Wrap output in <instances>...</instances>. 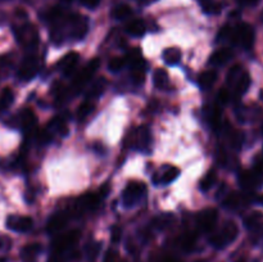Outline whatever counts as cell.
Listing matches in <instances>:
<instances>
[{
    "label": "cell",
    "instance_id": "obj_9",
    "mask_svg": "<svg viewBox=\"0 0 263 262\" xmlns=\"http://www.w3.org/2000/svg\"><path fill=\"white\" fill-rule=\"evenodd\" d=\"M80 236H81V233L79 230H71L68 233L63 234V235L58 236L57 239H54L53 244H51V248H53L54 253L59 254L62 252H66L68 249H71L79 241Z\"/></svg>",
    "mask_w": 263,
    "mask_h": 262
},
{
    "label": "cell",
    "instance_id": "obj_5",
    "mask_svg": "<svg viewBox=\"0 0 263 262\" xmlns=\"http://www.w3.org/2000/svg\"><path fill=\"white\" fill-rule=\"evenodd\" d=\"M99 66H100V61L98 58L90 61L89 63H87L86 66H85L84 68H82L76 76H74L71 89L73 90L74 92L81 91V90L84 89L90 81H91L92 76H94V74L97 73L98 69H99Z\"/></svg>",
    "mask_w": 263,
    "mask_h": 262
},
{
    "label": "cell",
    "instance_id": "obj_39",
    "mask_svg": "<svg viewBox=\"0 0 263 262\" xmlns=\"http://www.w3.org/2000/svg\"><path fill=\"white\" fill-rule=\"evenodd\" d=\"M162 262H180V261L176 258H171V257H166V258L162 259Z\"/></svg>",
    "mask_w": 263,
    "mask_h": 262
},
{
    "label": "cell",
    "instance_id": "obj_23",
    "mask_svg": "<svg viewBox=\"0 0 263 262\" xmlns=\"http://www.w3.org/2000/svg\"><path fill=\"white\" fill-rule=\"evenodd\" d=\"M41 252V246L39 243L27 244L21 251V257L25 262H32L37 257V254Z\"/></svg>",
    "mask_w": 263,
    "mask_h": 262
},
{
    "label": "cell",
    "instance_id": "obj_6",
    "mask_svg": "<svg viewBox=\"0 0 263 262\" xmlns=\"http://www.w3.org/2000/svg\"><path fill=\"white\" fill-rule=\"evenodd\" d=\"M14 35L18 43L26 48H32L39 44V32L31 23H25L14 28Z\"/></svg>",
    "mask_w": 263,
    "mask_h": 262
},
{
    "label": "cell",
    "instance_id": "obj_15",
    "mask_svg": "<svg viewBox=\"0 0 263 262\" xmlns=\"http://www.w3.org/2000/svg\"><path fill=\"white\" fill-rule=\"evenodd\" d=\"M32 218L28 216H9L7 220V228L17 233H26L32 228Z\"/></svg>",
    "mask_w": 263,
    "mask_h": 262
},
{
    "label": "cell",
    "instance_id": "obj_28",
    "mask_svg": "<svg viewBox=\"0 0 263 262\" xmlns=\"http://www.w3.org/2000/svg\"><path fill=\"white\" fill-rule=\"evenodd\" d=\"M94 108H95L94 103L90 102V100H85V102L80 105L79 109H77V113H76L77 120L79 121L86 120V118L92 113Z\"/></svg>",
    "mask_w": 263,
    "mask_h": 262
},
{
    "label": "cell",
    "instance_id": "obj_30",
    "mask_svg": "<svg viewBox=\"0 0 263 262\" xmlns=\"http://www.w3.org/2000/svg\"><path fill=\"white\" fill-rule=\"evenodd\" d=\"M131 14H133V9H131V8L126 4L117 5V7L112 10L113 18H116V20H118V21L126 20V18L130 17Z\"/></svg>",
    "mask_w": 263,
    "mask_h": 262
},
{
    "label": "cell",
    "instance_id": "obj_18",
    "mask_svg": "<svg viewBox=\"0 0 263 262\" xmlns=\"http://www.w3.org/2000/svg\"><path fill=\"white\" fill-rule=\"evenodd\" d=\"M18 125L27 133L35 128L36 126V116L31 109H23L18 116Z\"/></svg>",
    "mask_w": 263,
    "mask_h": 262
},
{
    "label": "cell",
    "instance_id": "obj_45",
    "mask_svg": "<svg viewBox=\"0 0 263 262\" xmlns=\"http://www.w3.org/2000/svg\"><path fill=\"white\" fill-rule=\"evenodd\" d=\"M0 247H2V241H0Z\"/></svg>",
    "mask_w": 263,
    "mask_h": 262
},
{
    "label": "cell",
    "instance_id": "obj_22",
    "mask_svg": "<svg viewBox=\"0 0 263 262\" xmlns=\"http://www.w3.org/2000/svg\"><path fill=\"white\" fill-rule=\"evenodd\" d=\"M145 31V23L141 20H134L126 26V32L133 36V38H141V36H144Z\"/></svg>",
    "mask_w": 263,
    "mask_h": 262
},
{
    "label": "cell",
    "instance_id": "obj_34",
    "mask_svg": "<svg viewBox=\"0 0 263 262\" xmlns=\"http://www.w3.org/2000/svg\"><path fill=\"white\" fill-rule=\"evenodd\" d=\"M125 66H127L125 57H116V58L110 59L109 64H108V67H109L112 72H120Z\"/></svg>",
    "mask_w": 263,
    "mask_h": 262
},
{
    "label": "cell",
    "instance_id": "obj_20",
    "mask_svg": "<svg viewBox=\"0 0 263 262\" xmlns=\"http://www.w3.org/2000/svg\"><path fill=\"white\" fill-rule=\"evenodd\" d=\"M107 80L105 79H98L97 81H94L91 84V86H90V89L87 90L86 92V100H90V102H92V100L98 99V98L100 97V95H103V92L105 91V89H107Z\"/></svg>",
    "mask_w": 263,
    "mask_h": 262
},
{
    "label": "cell",
    "instance_id": "obj_19",
    "mask_svg": "<svg viewBox=\"0 0 263 262\" xmlns=\"http://www.w3.org/2000/svg\"><path fill=\"white\" fill-rule=\"evenodd\" d=\"M49 134L53 138L54 135H59V136H66L68 134V127H67L66 121L63 120L62 117H55L50 121V123L48 125V127L45 128Z\"/></svg>",
    "mask_w": 263,
    "mask_h": 262
},
{
    "label": "cell",
    "instance_id": "obj_10",
    "mask_svg": "<svg viewBox=\"0 0 263 262\" xmlns=\"http://www.w3.org/2000/svg\"><path fill=\"white\" fill-rule=\"evenodd\" d=\"M39 69H40L39 59L33 55H28L21 63L20 69H18V76L23 81H30L37 74Z\"/></svg>",
    "mask_w": 263,
    "mask_h": 262
},
{
    "label": "cell",
    "instance_id": "obj_11",
    "mask_svg": "<svg viewBox=\"0 0 263 262\" xmlns=\"http://www.w3.org/2000/svg\"><path fill=\"white\" fill-rule=\"evenodd\" d=\"M218 213L215 208H205L202 212H199L197 217V225L200 231L203 233H210L215 229L216 223H217Z\"/></svg>",
    "mask_w": 263,
    "mask_h": 262
},
{
    "label": "cell",
    "instance_id": "obj_24",
    "mask_svg": "<svg viewBox=\"0 0 263 262\" xmlns=\"http://www.w3.org/2000/svg\"><path fill=\"white\" fill-rule=\"evenodd\" d=\"M216 80H217V72L215 69H210V71L203 72L199 76V85L203 90H208L215 85Z\"/></svg>",
    "mask_w": 263,
    "mask_h": 262
},
{
    "label": "cell",
    "instance_id": "obj_41",
    "mask_svg": "<svg viewBox=\"0 0 263 262\" xmlns=\"http://www.w3.org/2000/svg\"><path fill=\"white\" fill-rule=\"evenodd\" d=\"M48 262H64V261H62V259L58 258V257H53V258L49 259Z\"/></svg>",
    "mask_w": 263,
    "mask_h": 262
},
{
    "label": "cell",
    "instance_id": "obj_33",
    "mask_svg": "<svg viewBox=\"0 0 263 262\" xmlns=\"http://www.w3.org/2000/svg\"><path fill=\"white\" fill-rule=\"evenodd\" d=\"M208 120L212 123L213 127H220L221 126V112L217 107L211 108L210 112H208Z\"/></svg>",
    "mask_w": 263,
    "mask_h": 262
},
{
    "label": "cell",
    "instance_id": "obj_27",
    "mask_svg": "<svg viewBox=\"0 0 263 262\" xmlns=\"http://www.w3.org/2000/svg\"><path fill=\"white\" fill-rule=\"evenodd\" d=\"M13 100H14V94H13L12 89L5 87L0 94V115L4 113L13 104Z\"/></svg>",
    "mask_w": 263,
    "mask_h": 262
},
{
    "label": "cell",
    "instance_id": "obj_14",
    "mask_svg": "<svg viewBox=\"0 0 263 262\" xmlns=\"http://www.w3.org/2000/svg\"><path fill=\"white\" fill-rule=\"evenodd\" d=\"M180 175V170L177 167L171 166V164H166V166L162 167L153 177V181L156 184H162V185H167L171 184L172 181L179 177Z\"/></svg>",
    "mask_w": 263,
    "mask_h": 262
},
{
    "label": "cell",
    "instance_id": "obj_42",
    "mask_svg": "<svg viewBox=\"0 0 263 262\" xmlns=\"http://www.w3.org/2000/svg\"><path fill=\"white\" fill-rule=\"evenodd\" d=\"M0 262H7V259H5V258H0Z\"/></svg>",
    "mask_w": 263,
    "mask_h": 262
},
{
    "label": "cell",
    "instance_id": "obj_40",
    "mask_svg": "<svg viewBox=\"0 0 263 262\" xmlns=\"http://www.w3.org/2000/svg\"><path fill=\"white\" fill-rule=\"evenodd\" d=\"M144 5H149V4H153V3L158 2V0H140Z\"/></svg>",
    "mask_w": 263,
    "mask_h": 262
},
{
    "label": "cell",
    "instance_id": "obj_13",
    "mask_svg": "<svg viewBox=\"0 0 263 262\" xmlns=\"http://www.w3.org/2000/svg\"><path fill=\"white\" fill-rule=\"evenodd\" d=\"M253 198L251 197L249 193H233V194L228 195L225 200H223V204L229 210H241V208H246L247 205L251 204Z\"/></svg>",
    "mask_w": 263,
    "mask_h": 262
},
{
    "label": "cell",
    "instance_id": "obj_35",
    "mask_svg": "<svg viewBox=\"0 0 263 262\" xmlns=\"http://www.w3.org/2000/svg\"><path fill=\"white\" fill-rule=\"evenodd\" d=\"M104 262H122V261H121V258H120V256H118L117 252L113 251V249H109V251L105 253Z\"/></svg>",
    "mask_w": 263,
    "mask_h": 262
},
{
    "label": "cell",
    "instance_id": "obj_21",
    "mask_svg": "<svg viewBox=\"0 0 263 262\" xmlns=\"http://www.w3.org/2000/svg\"><path fill=\"white\" fill-rule=\"evenodd\" d=\"M231 58H233V51H231V49L223 48L215 51V53L211 55L210 64H212V66H223V64L228 63Z\"/></svg>",
    "mask_w": 263,
    "mask_h": 262
},
{
    "label": "cell",
    "instance_id": "obj_29",
    "mask_svg": "<svg viewBox=\"0 0 263 262\" xmlns=\"http://www.w3.org/2000/svg\"><path fill=\"white\" fill-rule=\"evenodd\" d=\"M198 2L207 14H218L222 9L220 3L215 2V0H198Z\"/></svg>",
    "mask_w": 263,
    "mask_h": 262
},
{
    "label": "cell",
    "instance_id": "obj_44",
    "mask_svg": "<svg viewBox=\"0 0 263 262\" xmlns=\"http://www.w3.org/2000/svg\"><path fill=\"white\" fill-rule=\"evenodd\" d=\"M62 2H66V3H69V2H72V0H62Z\"/></svg>",
    "mask_w": 263,
    "mask_h": 262
},
{
    "label": "cell",
    "instance_id": "obj_38",
    "mask_svg": "<svg viewBox=\"0 0 263 262\" xmlns=\"http://www.w3.org/2000/svg\"><path fill=\"white\" fill-rule=\"evenodd\" d=\"M236 2L243 7H254L256 4H258L259 0H236Z\"/></svg>",
    "mask_w": 263,
    "mask_h": 262
},
{
    "label": "cell",
    "instance_id": "obj_31",
    "mask_svg": "<svg viewBox=\"0 0 263 262\" xmlns=\"http://www.w3.org/2000/svg\"><path fill=\"white\" fill-rule=\"evenodd\" d=\"M195 241H197V236L192 233H187L185 235H182L181 238L179 239L180 248L184 249V251L190 252L195 246Z\"/></svg>",
    "mask_w": 263,
    "mask_h": 262
},
{
    "label": "cell",
    "instance_id": "obj_4",
    "mask_svg": "<svg viewBox=\"0 0 263 262\" xmlns=\"http://www.w3.org/2000/svg\"><path fill=\"white\" fill-rule=\"evenodd\" d=\"M238 225H236L234 221H226V222L221 226L220 230L211 236L210 241L215 248L222 249L225 248V247L230 246V244L238 238Z\"/></svg>",
    "mask_w": 263,
    "mask_h": 262
},
{
    "label": "cell",
    "instance_id": "obj_1",
    "mask_svg": "<svg viewBox=\"0 0 263 262\" xmlns=\"http://www.w3.org/2000/svg\"><path fill=\"white\" fill-rule=\"evenodd\" d=\"M226 82H228V90L230 91L231 95L241 97V95L248 91L249 86H251V74L241 66H234L229 71Z\"/></svg>",
    "mask_w": 263,
    "mask_h": 262
},
{
    "label": "cell",
    "instance_id": "obj_17",
    "mask_svg": "<svg viewBox=\"0 0 263 262\" xmlns=\"http://www.w3.org/2000/svg\"><path fill=\"white\" fill-rule=\"evenodd\" d=\"M79 54L72 51V53L66 54L61 61L58 62V68L63 72V74L66 76H69L72 72L74 71V68L77 67V63H79Z\"/></svg>",
    "mask_w": 263,
    "mask_h": 262
},
{
    "label": "cell",
    "instance_id": "obj_25",
    "mask_svg": "<svg viewBox=\"0 0 263 262\" xmlns=\"http://www.w3.org/2000/svg\"><path fill=\"white\" fill-rule=\"evenodd\" d=\"M153 82L158 89H166L170 82V77L166 69L157 68L153 73Z\"/></svg>",
    "mask_w": 263,
    "mask_h": 262
},
{
    "label": "cell",
    "instance_id": "obj_26",
    "mask_svg": "<svg viewBox=\"0 0 263 262\" xmlns=\"http://www.w3.org/2000/svg\"><path fill=\"white\" fill-rule=\"evenodd\" d=\"M181 50L179 48H167L166 50L163 51L162 57H163L164 62L170 66H174V64H177L181 59Z\"/></svg>",
    "mask_w": 263,
    "mask_h": 262
},
{
    "label": "cell",
    "instance_id": "obj_8",
    "mask_svg": "<svg viewBox=\"0 0 263 262\" xmlns=\"http://www.w3.org/2000/svg\"><path fill=\"white\" fill-rule=\"evenodd\" d=\"M151 141L152 135L149 128L146 126H139L130 135L128 145H130V148L136 149V151H146L151 145Z\"/></svg>",
    "mask_w": 263,
    "mask_h": 262
},
{
    "label": "cell",
    "instance_id": "obj_16",
    "mask_svg": "<svg viewBox=\"0 0 263 262\" xmlns=\"http://www.w3.org/2000/svg\"><path fill=\"white\" fill-rule=\"evenodd\" d=\"M69 218H71V213L69 212H58L55 215H53L50 217V220L48 221V226H46L48 233L55 234L58 231H61L67 225Z\"/></svg>",
    "mask_w": 263,
    "mask_h": 262
},
{
    "label": "cell",
    "instance_id": "obj_2",
    "mask_svg": "<svg viewBox=\"0 0 263 262\" xmlns=\"http://www.w3.org/2000/svg\"><path fill=\"white\" fill-rule=\"evenodd\" d=\"M254 33L253 27L248 23H239L235 27H229V33L226 40L236 46H240L243 49H251L254 44Z\"/></svg>",
    "mask_w": 263,
    "mask_h": 262
},
{
    "label": "cell",
    "instance_id": "obj_43",
    "mask_svg": "<svg viewBox=\"0 0 263 262\" xmlns=\"http://www.w3.org/2000/svg\"><path fill=\"white\" fill-rule=\"evenodd\" d=\"M261 21L263 22V10H262V13H261Z\"/></svg>",
    "mask_w": 263,
    "mask_h": 262
},
{
    "label": "cell",
    "instance_id": "obj_3",
    "mask_svg": "<svg viewBox=\"0 0 263 262\" xmlns=\"http://www.w3.org/2000/svg\"><path fill=\"white\" fill-rule=\"evenodd\" d=\"M89 30L87 18L80 14H67L63 25V31L66 36H71L74 40H81L86 36Z\"/></svg>",
    "mask_w": 263,
    "mask_h": 262
},
{
    "label": "cell",
    "instance_id": "obj_7",
    "mask_svg": "<svg viewBox=\"0 0 263 262\" xmlns=\"http://www.w3.org/2000/svg\"><path fill=\"white\" fill-rule=\"evenodd\" d=\"M146 186L143 182L133 181L125 188L122 194V203L125 207H134L145 195Z\"/></svg>",
    "mask_w": 263,
    "mask_h": 262
},
{
    "label": "cell",
    "instance_id": "obj_37",
    "mask_svg": "<svg viewBox=\"0 0 263 262\" xmlns=\"http://www.w3.org/2000/svg\"><path fill=\"white\" fill-rule=\"evenodd\" d=\"M80 2H81V4L84 7L89 8V9H95L99 5L100 0H80Z\"/></svg>",
    "mask_w": 263,
    "mask_h": 262
},
{
    "label": "cell",
    "instance_id": "obj_32",
    "mask_svg": "<svg viewBox=\"0 0 263 262\" xmlns=\"http://www.w3.org/2000/svg\"><path fill=\"white\" fill-rule=\"evenodd\" d=\"M216 180H217V174H216L215 170H211V171H208L207 175L203 177L202 181H200V189H202L203 192H208V190L216 184Z\"/></svg>",
    "mask_w": 263,
    "mask_h": 262
},
{
    "label": "cell",
    "instance_id": "obj_36",
    "mask_svg": "<svg viewBox=\"0 0 263 262\" xmlns=\"http://www.w3.org/2000/svg\"><path fill=\"white\" fill-rule=\"evenodd\" d=\"M121 236H122V230L118 226H113L112 231H110V238H112L113 243H117L121 240Z\"/></svg>",
    "mask_w": 263,
    "mask_h": 262
},
{
    "label": "cell",
    "instance_id": "obj_12",
    "mask_svg": "<svg viewBox=\"0 0 263 262\" xmlns=\"http://www.w3.org/2000/svg\"><path fill=\"white\" fill-rule=\"evenodd\" d=\"M263 181V175L257 172L256 170L252 169L248 171H243L239 176V182H240L241 188L247 192H252V190L257 189Z\"/></svg>",
    "mask_w": 263,
    "mask_h": 262
}]
</instances>
